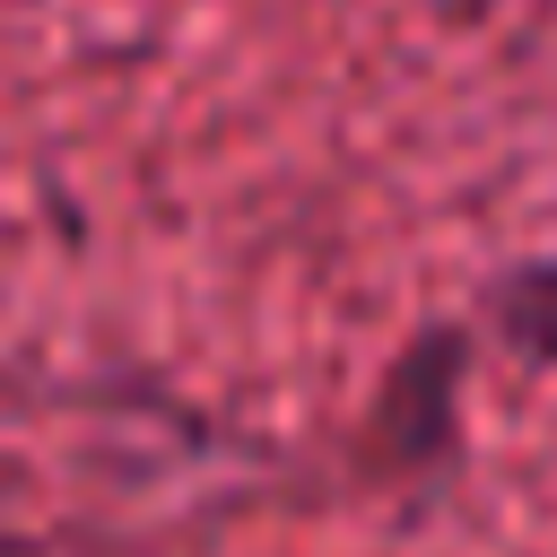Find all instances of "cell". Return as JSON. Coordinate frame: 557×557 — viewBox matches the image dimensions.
I'll use <instances>...</instances> for the list:
<instances>
[{"label":"cell","mask_w":557,"mask_h":557,"mask_svg":"<svg viewBox=\"0 0 557 557\" xmlns=\"http://www.w3.org/2000/svg\"><path fill=\"white\" fill-rule=\"evenodd\" d=\"M505 331H513V348H531V357L557 366V261L548 270H522L505 287Z\"/></svg>","instance_id":"cell-1"}]
</instances>
